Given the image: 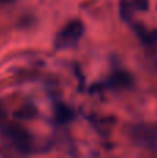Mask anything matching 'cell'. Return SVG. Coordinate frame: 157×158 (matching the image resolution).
Masks as SVG:
<instances>
[{"label":"cell","mask_w":157,"mask_h":158,"mask_svg":"<svg viewBox=\"0 0 157 158\" xmlns=\"http://www.w3.org/2000/svg\"><path fill=\"white\" fill-rule=\"evenodd\" d=\"M134 136L139 143L149 147L157 144V128L155 126H136Z\"/></svg>","instance_id":"cell-3"},{"label":"cell","mask_w":157,"mask_h":158,"mask_svg":"<svg viewBox=\"0 0 157 158\" xmlns=\"http://www.w3.org/2000/svg\"><path fill=\"white\" fill-rule=\"evenodd\" d=\"M83 33V24L81 21H71L58 32L56 38V49H64L75 44Z\"/></svg>","instance_id":"cell-1"},{"label":"cell","mask_w":157,"mask_h":158,"mask_svg":"<svg viewBox=\"0 0 157 158\" xmlns=\"http://www.w3.org/2000/svg\"><path fill=\"white\" fill-rule=\"evenodd\" d=\"M6 137L10 139V142L15 146V148L24 151V153H28L31 150V137L24 129L18 128V126H8L4 131Z\"/></svg>","instance_id":"cell-2"},{"label":"cell","mask_w":157,"mask_h":158,"mask_svg":"<svg viewBox=\"0 0 157 158\" xmlns=\"http://www.w3.org/2000/svg\"><path fill=\"white\" fill-rule=\"evenodd\" d=\"M0 115H2V108H0Z\"/></svg>","instance_id":"cell-4"}]
</instances>
